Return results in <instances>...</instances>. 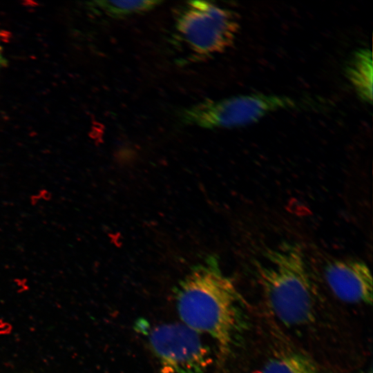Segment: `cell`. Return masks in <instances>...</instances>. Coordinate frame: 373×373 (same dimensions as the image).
Wrapping results in <instances>:
<instances>
[{
    "label": "cell",
    "instance_id": "obj_6",
    "mask_svg": "<svg viewBox=\"0 0 373 373\" xmlns=\"http://www.w3.org/2000/svg\"><path fill=\"white\" fill-rule=\"evenodd\" d=\"M324 276L332 292L350 304L372 305L373 282L368 266L362 260L340 259L329 261Z\"/></svg>",
    "mask_w": 373,
    "mask_h": 373
},
{
    "label": "cell",
    "instance_id": "obj_5",
    "mask_svg": "<svg viewBox=\"0 0 373 373\" xmlns=\"http://www.w3.org/2000/svg\"><path fill=\"white\" fill-rule=\"evenodd\" d=\"M295 105L285 96L242 95L195 104L182 111L180 119L184 124L205 128H230L252 124L272 112Z\"/></svg>",
    "mask_w": 373,
    "mask_h": 373
},
{
    "label": "cell",
    "instance_id": "obj_1",
    "mask_svg": "<svg viewBox=\"0 0 373 373\" xmlns=\"http://www.w3.org/2000/svg\"><path fill=\"white\" fill-rule=\"evenodd\" d=\"M239 295L222 271L216 256L193 267L175 291L182 323L212 338L222 356L233 345L241 325Z\"/></svg>",
    "mask_w": 373,
    "mask_h": 373
},
{
    "label": "cell",
    "instance_id": "obj_2",
    "mask_svg": "<svg viewBox=\"0 0 373 373\" xmlns=\"http://www.w3.org/2000/svg\"><path fill=\"white\" fill-rule=\"evenodd\" d=\"M256 263L257 276L274 315L289 327L315 318V294L305 255L297 243L283 242L264 252Z\"/></svg>",
    "mask_w": 373,
    "mask_h": 373
},
{
    "label": "cell",
    "instance_id": "obj_8",
    "mask_svg": "<svg viewBox=\"0 0 373 373\" xmlns=\"http://www.w3.org/2000/svg\"><path fill=\"white\" fill-rule=\"evenodd\" d=\"M258 373H323L318 363L299 351H285L269 358Z\"/></svg>",
    "mask_w": 373,
    "mask_h": 373
},
{
    "label": "cell",
    "instance_id": "obj_9",
    "mask_svg": "<svg viewBox=\"0 0 373 373\" xmlns=\"http://www.w3.org/2000/svg\"><path fill=\"white\" fill-rule=\"evenodd\" d=\"M162 3L160 1H96L89 3V6L109 17L121 18L146 12Z\"/></svg>",
    "mask_w": 373,
    "mask_h": 373
},
{
    "label": "cell",
    "instance_id": "obj_7",
    "mask_svg": "<svg viewBox=\"0 0 373 373\" xmlns=\"http://www.w3.org/2000/svg\"><path fill=\"white\" fill-rule=\"evenodd\" d=\"M372 55L367 48L354 52L346 66V75L358 96L364 102L372 101Z\"/></svg>",
    "mask_w": 373,
    "mask_h": 373
},
{
    "label": "cell",
    "instance_id": "obj_3",
    "mask_svg": "<svg viewBox=\"0 0 373 373\" xmlns=\"http://www.w3.org/2000/svg\"><path fill=\"white\" fill-rule=\"evenodd\" d=\"M175 36L196 58L223 52L234 43L240 17L232 10L211 1H190L178 10Z\"/></svg>",
    "mask_w": 373,
    "mask_h": 373
},
{
    "label": "cell",
    "instance_id": "obj_10",
    "mask_svg": "<svg viewBox=\"0 0 373 373\" xmlns=\"http://www.w3.org/2000/svg\"><path fill=\"white\" fill-rule=\"evenodd\" d=\"M4 37L2 31L0 30V71L2 67L4 66L6 60L3 55V43Z\"/></svg>",
    "mask_w": 373,
    "mask_h": 373
},
{
    "label": "cell",
    "instance_id": "obj_4",
    "mask_svg": "<svg viewBox=\"0 0 373 373\" xmlns=\"http://www.w3.org/2000/svg\"><path fill=\"white\" fill-rule=\"evenodd\" d=\"M135 326V331L145 338L162 373H205L211 363L202 335L182 323L151 325L142 319Z\"/></svg>",
    "mask_w": 373,
    "mask_h": 373
}]
</instances>
